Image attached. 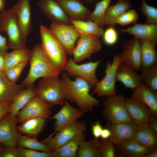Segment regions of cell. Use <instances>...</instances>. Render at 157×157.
I'll list each match as a JSON object with an SVG mask.
<instances>
[{"label": "cell", "instance_id": "obj_38", "mask_svg": "<svg viewBox=\"0 0 157 157\" xmlns=\"http://www.w3.org/2000/svg\"><path fill=\"white\" fill-rule=\"evenodd\" d=\"M141 6L139 9L147 18L145 24H157V9L148 5L145 0H141Z\"/></svg>", "mask_w": 157, "mask_h": 157}, {"label": "cell", "instance_id": "obj_40", "mask_svg": "<svg viewBox=\"0 0 157 157\" xmlns=\"http://www.w3.org/2000/svg\"><path fill=\"white\" fill-rule=\"evenodd\" d=\"M99 147L102 157H114L115 156L114 144L110 138L99 141Z\"/></svg>", "mask_w": 157, "mask_h": 157}, {"label": "cell", "instance_id": "obj_27", "mask_svg": "<svg viewBox=\"0 0 157 157\" xmlns=\"http://www.w3.org/2000/svg\"><path fill=\"white\" fill-rule=\"evenodd\" d=\"M133 138L150 150L157 149V134L150 127L148 123L138 126Z\"/></svg>", "mask_w": 157, "mask_h": 157}, {"label": "cell", "instance_id": "obj_35", "mask_svg": "<svg viewBox=\"0 0 157 157\" xmlns=\"http://www.w3.org/2000/svg\"><path fill=\"white\" fill-rule=\"evenodd\" d=\"M98 139L93 138L89 140H85L81 143L77 156L78 157H101Z\"/></svg>", "mask_w": 157, "mask_h": 157}, {"label": "cell", "instance_id": "obj_41", "mask_svg": "<svg viewBox=\"0 0 157 157\" xmlns=\"http://www.w3.org/2000/svg\"><path fill=\"white\" fill-rule=\"evenodd\" d=\"M138 18V15L135 9L128 10L118 17L115 22L116 24L123 26L135 23Z\"/></svg>", "mask_w": 157, "mask_h": 157}, {"label": "cell", "instance_id": "obj_30", "mask_svg": "<svg viewBox=\"0 0 157 157\" xmlns=\"http://www.w3.org/2000/svg\"><path fill=\"white\" fill-rule=\"evenodd\" d=\"M46 119L39 117L26 120L17 126L18 131L21 134L35 138L43 131L46 125Z\"/></svg>", "mask_w": 157, "mask_h": 157}, {"label": "cell", "instance_id": "obj_46", "mask_svg": "<svg viewBox=\"0 0 157 157\" xmlns=\"http://www.w3.org/2000/svg\"><path fill=\"white\" fill-rule=\"evenodd\" d=\"M9 49L6 37L2 36L0 32V55L4 56Z\"/></svg>", "mask_w": 157, "mask_h": 157}, {"label": "cell", "instance_id": "obj_48", "mask_svg": "<svg viewBox=\"0 0 157 157\" xmlns=\"http://www.w3.org/2000/svg\"><path fill=\"white\" fill-rule=\"evenodd\" d=\"M147 123L150 127L157 134V116L152 114Z\"/></svg>", "mask_w": 157, "mask_h": 157}, {"label": "cell", "instance_id": "obj_23", "mask_svg": "<svg viewBox=\"0 0 157 157\" xmlns=\"http://www.w3.org/2000/svg\"><path fill=\"white\" fill-rule=\"evenodd\" d=\"M116 79L126 88L132 90L141 83L140 74L137 72L129 66L121 63L117 69Z\"/></svg>", "mask_w": 157, "mask_h": 157}, {"label": "cell", "instance_id": "obj_44", "mask_svg": "<svg viewBox=\"0 0 157 157\" xmlns=\"http://www.w3.org/2000/svg\"><path fill=\"white\" fill-rule=\"evenodd\" d=\"M1 157H19L18 148L14 147H5L1 153Z\"/></svg>", "mask_w": 157, "mask_h": 157}, {"label": "cell", "instance_id": "obj_16", "mask_svg": "<svg viewBox=\"0 0 157 157\" xmlns=\"http://www.w3.org/2000/svg\"><path fill=\"white\" fill-rule=\"evenodd\" d=\"M36 4L52 23L72 24L70 19L57 0H40Z\"/></svg>", "mask_w": 157, "mask_h": 157}, {"label": "cell", "instance_id": "obj_53", "mask_svg": "<svg viewBox=\"0 0 157 157\" xmlns=\"http://www.w3.org/2000/svg\"><path fill=\"white\" fill-rule=\"evenodd\" d=\"M3 149L0 146V157H1V154L2 152Z\"/></svg>", "mask_w": 157, "mask_h": 157}, {"label": "cell", "instance_id": "obj_11", "mask_svg": "<svg viewBox=\"0 0 157 157\" xmlns=\"http://www.w3.org/2000/svg\"><path fill=\"white\" fill-rule=\"evenodd\" d=\"M52 107L36 96L17 114L15 117L17 124L33 118H49Z\"/></svg>", "mask_w": 157, "mask_h": 157}, {"label": "cell", "instance_id": "obj_17", "mask_svg": "<svg viewBox=\"0 0 157 157\" xmlns=\"http://www.w3.org/2000/svg\"><path fill=\"white\" fill-rule=\"evenodd\" d=\"M16 117L8 113L0 121V144L5 147L16 146L19 133Z\"/></svg>", "mask_w": 157, "mask_h": 157}, {"label": "cell", "instance_id": "obj_12", "mask_svg": "<svg viewBox=\"0 0 157 157\" xmlns=\"http://www.w3.org/2000/svg\"><path fill=\"white\" fill-rule=\"evenodd\" d=\"M19 28L25 46L28 37L32 29L30 0H19L11 9Z\"/></svg>", "mask_w": 157, "mask_h": 157}, {"label": "cell", "instance_id": "obj_32", "mask_svg": "<svg viewBox=\"0 0 157 157\" xmlns=\"http://www.w3.org/2000/svg\"><path fill=\"white\" fill-rule=\"evenodd\" d=\"M31 55V51L26 47L13 50L7 52L4 56L5 60L4 71L17 64L28 61Z\"/></svg>", "mask_w": 157, "mask_h": 157}, {"label": "cell", "instance_id": "obj_37", "mask_svg": "<svg viewBox=\"0 0 157 157\" xmlns=\"http://www.w3.org/2000/svg\"><path fill=\"white\" fill-rule=\"evenodd\" d=\"M141 83L154 90L157 91V65L141 72Z\"/></svg>", "mask_w": 157, "mask_h": 157}, {"label": "cell", "instance_id": "obj_47", "mask_svg": "<svg viewBox=\"0 0 157 157\" xmlns=\"http://www.w3.org/2000/svg\"><path fill=\"white\" fill-rule=\"evenodd\" d=\"M11 102L6 101L0 103V121L8 113Z\"/></svg>", "mask_w": 157, "mask_h": 157}, {"label": "cell", "instance_id": "obj_33", "mask_svg": "<svg viewBox=\"0 0 157 157\" xmlns=\"http://www.w3.org/2000/svg\"><path fill=\"white\" fill-rule=\"evenodd\" d=\"M17 144L20 147L41 151L52 153L54 150L49 144L38 141L35 138L19 133L17 138Z\"/></svg>", "mask_w": 157, "mask_h": 157}, {"label": "cell", "instance_id": "obj_50", "mask_svg": "<svg viewBox=\"0 0 157 157\" xmlns=\"http://www.w3.org/2000/svg\"><path fill=\"white\" fill-rule=\"evenodd\" d=\"M5 60L4 56L0 55V72L4 71Z\"/></svg>", "mask_w": 157, "mask_h": 157}, {"label": "cell", "instance_id": "obj_31", "mask_svg": "<svg viewBox=\"0 0 157 157\" xmlns=\"http://www.w3.org/2000/svg\"><path fill=\"white\" fill-rule=\"evenodd\" d=\"M132 6L129 0H118L115 4L108 8L105 15L104 25L114 26L117 18Z\"/></svg>", "mask_w": 157, "mask_h": 157}, {"label": "cell", "instance_id": "obj_54", "mask_svg": "<svg viewBox=\"0 0 157 157\" xmlns=\"http://www.w3.org/2000/svg\"><path fill=\"white\" fill-rule=\"evenodd\" d=\"M87 1H92V0H86Z\"/></svg>", "mask_w": 157, "mask_h": 157}, {"label": "cell", "instance_id": "obj_51", "mask_svg": "<svg viewBox=\"0 0 157 157\" xmlns=\"http://www.w3.org/2000/svg\"><path fill=\"white\" fill-rule=\"evenodd\" d=\"M157 149L152 150L145 157H157Z\"/></svg>", "mask_w": 157, "mask_h": 157}, {"label": "cell", "instance_id": "obj_29", "mask_svg": "<svg viewBox=\"0 0 157 157\" xmlns=\"http://www.w3.org/2000/svg\"><path fill=\"white\" fill-rule=\"evenodd\" d=\"M84 133L75 137L55 149L52 152L53 157H76L79 145L86 138V135Z\"/></svg>", "mask_w": 157, "mask_h": 157}, {"label": "cell", "instance_id": "obj_45", "mask_svg": "<svg viewBox=\"0 0 157 157\" xmlns=\"http://www.w3.org/2000/svg\"><path fill=\"white\" fill-rule=\"evenodd\" d=\"M103 128L99 121H97L92 124L91 131L94 138L98 139L100 137L101 131Z\"/></svg>", "mask_w": 157, "mask_h": 157}, {"label": "cell", "instance_id": "obj_13", "mask_svg": "<svg viewBox=\"0 0 157 157\" xmlns=\"http://www.w3.org/2000/svg\"><path fill=\"white\" fill-rule=\"evenodd\" d=\"M49 29L64 47L68 54L72 55L75 44L81 35L72 24L52 23Z\"/></svg>", "mask_w": 157, "mask_h": 157}, {"label": "cell", "instance_id": "obj_24", "mask_svg": "<svg viewBox=\"0 0 157 157\" xmlns=\"http://www.w3.org/2000/svg\"><path fill=\"white\" fill-rule=\"evenodd\" d=\"M114 146L120 153L129 157H145L152 150L133 138L122 141L115 144Z\"/></svg>", "mask_w": 157, "mask_h": 157}, {"label": "cell", "instance_id": "obj_36", "mask_svg": "<svg viewBox=\"0 0 157 157\" xmlns=\"http://www.w3.org/2000/svg\"><path fill=\"white\" fill-rule=\"evenodd\" d=\"M111 0H101L95 4L94 9L91 12L88 20L93 21L99 26L104 25V20L106 12L110 6Z\"/></svg>", "mask_w": 157, "mask_h": 157}, {"label": "cell", "instance_id": "obj_42", "mask_svg": "<svg viewBox=\"0 0 157 157\" xmlns=\"http://www.w3.org/2000/svg\"><path fill=\"white\" fill-rule=\"evenodd\" d=\"M103 41L106 45L110 46L115 45L118 39V34L114 26H109L104 31L102 36Z\"/></svg>", "mask_w": 157, "mask_h": 157}, {"label": "cell", "instance_id": "obj_19", "mask_svg": "<svg viewBox=\"0 0 157 157\" xmlns=\"http://www.w3.org/2000/svg\"><path fill=\"white\" fill-rule=\"evenodd\" d=\"M127 110L132 122L137 126L147 123L152 115L144 104L131 98H126Z\"/></svg>", "mask_w": 157, "mask_h": 157}, {"label": "cell", "instance_id": "obj_8", "mask_svg": "<svg viewBox=\"0 0 157 157\" xmlns=\"http://www.w3.org/2000/svg\"><path fill=\"white\" fill-rule=\"evenodd\" d=\"M101 60L94 62L78 64L72 58L68 60L63 70L69 75L80 77L88 82L91 87H94L99 81L96 75L97 69Z\"/></svg>", "mask_w": 157, "mask_h": 157}, {"label": "cell", "instance_id": "obj_10", "mask_svg": "<svg viewBox=\"0 0 157 157\" xmlns=\"http://www.w3.org/2000/svg\"><path fill=\"white\" fill-rule=\"evenodd\" d=\"M101 47L99 37L93 35H81L74 50L72 58L76 63L85 59H90L92 55L99 52Z\"/></svg>", "mask_w": 157, "mask_h": 157}, {"label": "cell", "instance_id": "obj_49", "mask_svg": "<svg viewBox=\"0 0 157 157\" xmlns=\"http://www.w3.org/2000/svg\"><path fill=\"white\" fill-rule=\"evenodd\" d=\"M111 133L110 129L107 128L103 129L101 132L100 137L102 139H106L110 138Z\"/></svg>", "mask_w": 157, "mask_h": 157}, {"label": "cell", "instance_id": "obj_26", "mask_svg": "<svg viewBox=\"0 0 157 157\" xmlns=\"http://www.w3.org/2000/svg\"><path fill=\"white\" fill-rule=\"evenodd\" d=\"M35 89L36 87L33 84L18 92L11 102L9 114L15 117L19 112L36 96Z\"/></svg>", "mask_w": 157, "mask_h": 157}, {"label": "cell", "instance_id": "obj_4", "mask_svg": "<svg viewBox=\"0 0 157 157\" xmlns=\"http://www.w3.org/2000/svg\"><path fill=\"white\" fill-rule=\"evenodd\" d=\"M40 32L44 53L54 66L62 71L68 60L66 50L49 28L41 25Z\"/></svg>", "mask_w": 157, "mask_h": 157}, {"label": "cell", "instance_id": "obj_39", "mask_svg": "<svg viewBox=\"0 0 157 157\" xmlns=\"http://www.w3.org/2000/svg\"><path fill=\"white\" fill-rule=\"evenodd\" d=\"M28 61L15 65L4 70L3 72L7 78L11 81L16 83L19 79Z\"/></svg>", "mask_w": 157, "mask_h": 157}, {"label": "cell", "instance_id": "obj_28", "mask_svg": "<svg viewBox=\"0 0 157 157\" xmlns=\"http://www.w3.org/2000/svg\"><path fill=\"white\" fill-rule=\"evenodd\" d=\"M24 88L21 84H18L9 80L3 72H0V103L12 102L16 94Z\"/></svg>", "mask_w": 157, "mask_h": 157}, {"label": "cell", "instance_id": "obj_5", "mask_svg": "<svg viewBox=\"0 0 157 157\" xmlns=\"http://www.w3.org/2000/svg\"><path fill=\"white\" fill-rule=\"evenodd\" d=\"M103 105V117L111 123L132 122L127 110L126 98L123 95L107 97Z\"/></svg>", "mask_w": 157, "mask_h": 157}, {"label": "cell", "instance_id": "obj_43", "mask_svg": "<svg viewBox=\"0 0 157 157\" xmlns=\"http://www.w3.org/2000/svg\"><path fill=\"white\" fill-rule=\"evenodd\" d=\"M19 157H53L52 153L19 147Z\"/></svg>", "mask_w": 157, "mask_h": 157}, {"label": "cell", "instance_id": "obj_1", "mask_svg": "<svg viewBox=\"0 0 157 157\" xmlns=\"http://www.w3.org/2000/svg\"><path fill=\"white\" fill-rule=\"evenodd\" d=\"M61 79L67 90L69 101L76 103L84 113L92 112L94 107L99 105V101L90 94L92 87L86 81L78 77L72 80L65 72L62 74Z\"/></svg>", "mask_w": 157, "mask_h": 157}, {"label": "cell", "instance_id": "obj_15", "mask_svg": "<svg viewBox=\"0 0 157 157\" xmlns=\"http://www.w3.org/2000/svg\"><path fill=\"white\" fill-rule=\"evenodd\" d=\"M79 109L72 106L65 100L60 110L49 119L56 120L53 125L54 131L50 135L52 136L65 126L74 122L84 115Z\"/></svg>", "mask_w": 157, "mask_h": 157}, {"label": "cell", "instance_id": "obj_6", "mask_svg": "<svg viewBox=\"0 0 157 157\" xmlns=\"http://www.w3.org/2000/svg\"><path fill=\"white\" fill-rule=\"evenodd\" d=\"M6 33L9 49L13 50L26 47L14 15L11 9L0 12V32Z\"/></svg>", "mask_w": 157, "mask_h": 157}, {"label": "cell", "instance_id": "obj_3", "mask_svg": "<svg viewBox=\"0 0 157 157\" xmlns=\"http://www.w3.org/2000/svg\"><path fill=\"white\" fill-rule=\"evenodd\" d=\"M35 90L36 96L51 106H62L65 100L69 101L64 83L58 76L43 78L39 81Z\"/></svg>", "mask_w": 157, "mask_h": 157}, {"label": "cell", "instance_id": "obj_34", "mask_svg": "<svg viewBox=\"0 0 157 157\" xmlns=\"http://www.w3.org/2000/svg\"><path fill=\"white\" fill-rule=\"evenodd\" d=\"M70 21L81 35H93L100 37L103 33L104 31L102 27L93 21L70 19Z\"/></svg>", "mask_w": 157, "mask_h": 157}, {"label": "cell", "instance_id": "obj_52", "mask_svg": "<svg viewBox=\"0 0 157 157\" xmlns=\"http://www.w3.org/2000/svg\"><path fill=\"white\" fill-rule=\"evenodd\" d=\"M6 6V0H0V12L5 10Z\"/></svg>", "mask_w": 157, "mask_h": 157}, {"label": "cell", "instance_id": "obj_14", "mask_svg": "<svg viewBox=\"0 0 157 157\" xmlns=\"http://www.w3.org/2000/svg\"><path fill=\"white\" fill-rule=\"evenodd\" d=\"M123 51L119 55L120 63L128 65L136 72L141 66L140 40L135 37L123 43Z\"/></svg>", "mask_w": 157, "mask_h": 157}, {"label": "cell", "instance_id": "obj_25", "mask_svg": "<svg viewBox=\"0 0 157 157\" xmlns=\"http://www.w3.org/2000/svg\"><path fill=\"white\" fill-rule=\"evenodd\" d=\"M141 66L140 71L157 65L156 45L147 40H140Z\"/></svg>", "mask_w": 157, "mask_h": 157}, {"label": "cell", "instance_id": "obj_21", "mask_svg": "<svg viewBox=\"0 0 157 157\" xmlns=\"http://www.w3.org/2000/svg\"><path fill=\"white\" fill-rule=\"evenodd\" d=\"M123 33H128L140 40L149 41L156 45L157 44V24L134 23L132 26L120 29Z\"/></svg>", "mask_w": 157, "mask_h": 157}, {"label": "cell", "instance_id": "obj_7", "mask_svg": "<svg viewBox=\"0 0 157 157\" xmlns=\"http://www.w3.org/2000/svg\"><path fill=\"white\" fill-rule=\"evenodd\" d=\"M118 54L115 55L112 62L107 63L104 77L94 87L93 94L98 96L107 97L116 95L115 84L116 72L120 64Z\"/></svg>", "mask_w": 157, "mask_h": 157}, {"label": "cell", "instance_id": "obj_9", "mask_svg": "<svg viewBox=\"0 0 157 157\" xmlns=\"http://www.w3.org/2000/svg\"><path fill=\"white\" fill-rule=\"evenodd\" d=\"M87 129L85 122L76 121L63 127L53 135H49L41 142L49 144L55 150L75 137L84 133Z\"/></svg>", "mask_w": 157, "mask_h": 157}, {"label": "cell", "instance_id": "obj_18", "mask_svg": "<svg viewBox=\"0 0 157 157\" xmlns=\"http://www.w3.org/2000/svg\"><path fill=\"white\" fill-rule=\"evenodd\" d=\"M106 126L111 131L110 138L115 145L122 141L133 138L138 126L132 122L112 124L108 121Z\"/></svg>", "mask_w": 157, "mask_h": 157}, {"label": "cell", "instance_id": "obj_20", "mask_svg": "<svg viewBox=\"0 0 157 157\" xmlns=\"http://www.w3.org/2000/svg\"><path fill=\"white\" fill-rule=\"evenodd\" d=\"M70 19L88 20L91 12L80 0H57Z\"/></svg>", "mask_w": 157, "mask_h": 157}, {"label": "cell", "instance_id": "obj_2", "mask_svg": "<svg viewBox=\"0 0 157 157\" xmlns=\"http://www.w3.org/2000/svg\"><path fill=\"white\" fill-rule=\"evenodd\" d=\"M30 68L27 75L21 84L24 88L33 85L38 79L60 75L62 71L54 66L44 53L40 44L34 46L31 51Z\"/></svg>", "mask_w": 157, "mask_h": 157}, {"label": "cell", "instance_id": "obj_22", "mask_svg": "<svg viewBox=\"0 0 157 157\" xmlns=\"http://www.w3.org/2000/svg\"><path fill=\"white\" fill-rule=\"evenodd\" d=\"M131 97L144 104L152 115L157 116V92L141 83L133 90Z\"/></svg>", "mask_w": 157, "mask_h": 157}]
</instances>
